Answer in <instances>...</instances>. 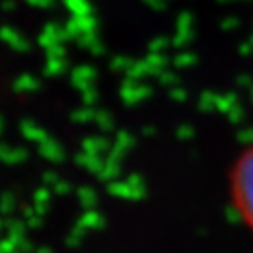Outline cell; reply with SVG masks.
I'll return each mask as SVG.
<instances>
[{
  "label": "cell",
  "mask_w": 253,
  "mask_h": 253,
  "mask_svg": "<svg viewBox=\"0 0 253 253\" xmlns=\"http://www.w3.org/2000/svg\"><path fill=\"white\" fill-rule=\"evenodd\" d=\"M229 195L236 216L253 231V143L236 156L229 172Z\"/></svg>",
  "instance_id": "cell-1"
},
{
  "label": "cell",
  "mask_w": 253,
  "mask_h": 253,
  "mask_svg": "<svg viewBox=\"0 0 253 253\" xmlns=\"http://www.w3.org/2000/svg\"><path fill=\"white\" fill-rule=\"evenodd\" d=\"M0 38H2L6 43H9L11 47H15V49H27V40L21 36L13 27L0 28Z\"/></svg>",
  "instance_id": "cell-2"
},
{
  "label": "cell",
  "mask_w": 253,
  "mask_h": 253,
  "mask_svg": "<svg viewBox=\"0 0 253 253\" xmlns=\"http://www.w3.org/2000/svg\"><path fill=\"white\" fill-rule=\"evenodd\" d=\"M0 8H2V11L13 13V11L17 9V0H4V2L0 4Z\"/></svg>",
  "instance_id": "cell-5"
},
{
  "label": "cell",
  "mask_w": 253,
  "mask_h": 253,
  "mask_svg": "<svg viewBox=\"0 0 253 253\" xmlns=\"http://www.w3.org/2000/svg\"><path fill=\"white\" fill-rule=\"evenodd\" d=\"M62 36H64L62 28L58 27V25H53V23H51V25H47V27L43 28V32H42V38H40V40H42L43 45H54Z\"/></svg>",
  "instance_id": "cell-3"
},
{
  "label": "cell",
  "mask_w": 253,
  "mask_h": 253,
  "mask_svg": "<svg viewBox=\"0 0 253 253\" xmlns=\"http://www.w3.org/2000/svg\"><path fill=\"white\" fill-rule=\"evenodd\" d=\"M28 6H32V8H40V9H49L54 6V2L56 0H25Z\"/></svg>",
  "instance_id": "cell-4"
}]
</instances>
